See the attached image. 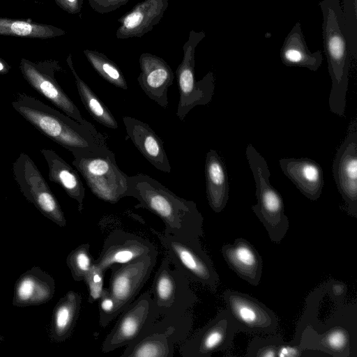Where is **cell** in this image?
<instances>
[{
  "label": "cell",
  "mask_w": 357,
  "mask_h": 357,
  "mask_svg": "<svg viewBox=\"0 0 357 357\" xmlns=\"http://www.w3.org/2000/svg\"><path fill=\"white\" fill-rule=\"evenodd\" d=\"M1 341H2V337H1V335H0V343L1 342Z\"/></svg>",
  "instance_id": "obj_42"
},
{
  "label": "cell",
  "mask_w": 357,
  "mask_h": 357,
  "mask_svg": "<svg viewBox=\"0 0 357 357\" xmlns=\"http://www.w3.org/2000/svg\"><path fill=\"white\" fill-rule=\"evenodd\" d=\"M157 249L125 264L112 266L109 290L116 303L117 315L137 296L156 264Z\"/></svg>",
  "instance_id": "obj_14"
},
{
  "label": "cell",
  "mask_w": 357,
  "mask_h": 357,
  "mask_svg": "<svg viewBox=\"0 0 357 357\" xmlns=\"http://www.w3.org/2000/svg\"><path fill=\"white\" fill-rule=\"evenodd\" d=\"M14 109L44 135L71 153L107 149L104 135L92 125H82L35 97L18 93L11 102Z\"/></svg>",
  "instance_id": "obj_2"
},
{
  "label": "cell",
  "mask_w": 357,
  "mask_h": 357,
  "mask_svg": "<svg viewBox=\"0 0 357 357\" xmlns=\"http://www.w3.org/2000/svg\"><path fill=\"white\" fill-rule=\"evenodd\" d=\"M0 33L21 36L47 37L53 32L47 27L21 21H8L0 19Z\"/></svg>",
  "instance_id": "obj_33"
},
{
  "label": "cell",
  "mask_w": 357,
  "mask_h": 357,
  "mask_svg": "<svg viewBox=\"0 0 357 357\" xmlns=\"http://www.w3.org/2000/svg\"><path fill=\"white\" fill-rule=\"evenodd\" d=\"M222 298L238 331L254 335L276 333L278 326L277 315L259 300L232 289H226Z\"/></svg>",
  "instance_id": "obj_12"
},
{
  "label": "cell",
  "mask_w": 357,
  "mask_h": 357,
  "mask_svg": "<svg viewBox=\"0 0 357 357\" xmlns=\"http://www.w3.org/2000/svg\"><path fill=\"white\" fill-rule=\"evenodd\" d=\"M168 5V0H144L137 3L118 20L121 25L116 31V38H140L147 33L160 22Z\"/></svg>",
  "instance_id": "obj_21"
},
{
  "label": "cell",
  "mask_w": 357,
  "mask_h": 357,
  "mask_svg": "<svg viewBox=\"0 0 357 357\" xmlns=\"http://www.w3.org/2000/svg\"><path fill=\"white\" fill-rule=\"evenodd\" d=\"M155 249V246L146 238L121 229H115L105 238L94 264L106 272L115 264L129 262Z\"/></svg>",
  "instance_id": "obj_16"
},
{
  "label": "cell",
  "mask_w": 357,
  "mask_h": 357,
  "mask_svg": "<svg viewBox=\"0 0 357 357\" xmlns=\"http://www.w3.org/2000/svg\"><path fill=\"white\" fill-rule=\"evenodd\" d=\"M40 153L49 168V179L62 187L67 195L77 202L78 211L81 213L85 188L77 172L54 151L42 149Z\"/></svg>",
  "instance_id": "obj_27"
},
{
  "label": "cell",
  "mask_w": 357,
  "mask_h": 357,
  "mask_svg": "<svg viewBox=\"0 0 357 357\" xmlns=\"http://www.w3.org/2000/svg\"><path fill=\"white\" fill-rule=\"evenodd\" d=\"M222 255L236 275L252 286H257L261 280L263 260L259 252L246 239L236 238L233 243L225 244L221 248Z\"/></svg>",
  "instance_id": "obj_22"
},
{
  "label": "cell",
  "mask_w": 357,
  "mask_h": 357,
  "mask_svg": "<svg viewBox=\"0 0 357 357\" xmlns=\"http://www.w3.org/2000/svg\"><path fill=\"white\" fill-rule=\"evenodd\" d=\"M333 174L347 213L357 218V120L351 121L347 134L333 162Z\"/></svg>",
  "instance_id": "obj_15"
},
{
  "label": "cell",
  "mask_w": 357,
  "mask_h": 357,
  "mask_svg": "<svg viewBox=\"0 0 357 357\" xmlns=\"http://www.w3.org/2000/svg\"><path fill=\"white\" fill-rule=\"evenodd\" d=\"M245 155L255 182L257 200L251 208L264 226L271 241L279 244L289 228L282 198L270 183L267 162L252 144L247 146Z\"/></svg>",
  "instance_id": "obj_5"
},
{
  "label": "cell",
  "mask_w": 357,
  "mask_h": 357,
  "mask_svg": "<svg viewBox=\"0 0 357 357\" xmlns=\"http://www.w3.org/2000/svg\"><path fill=\"white\" fill-rule=\"evenodd\" d=\"M105 273V271L93 264L86 274L84 281L89 289V303H93L100 298L104 288Z\"/></svg>",
  "instance_id": "obj_35"
},
{
  "label": "cell",
  "mask_w": 357,
  "mask_h": 357,
  "mask_svg": "<svg viewBox=\"0 0 357 357\" xmlns=\"http://www.w3.org/2000/svg\"><path fill=\"white\" fill-rule=\"evenodd\" d=\"M55 281L39 267H33L23 273L15 283L13 305L27 307L40 305L52 298Z\"/></svg>",
  "instance_id": "obj_24"
},
{
  "label": "cell",
  "mask_w": 357,
  "mask_h": 357,
  "mask_svg": "<svg viewBox=\"0 0 357 357\" xmlns=\"http://www.w3.org/2000/svg\"><path fill=\"white\" fill-rule=\"evenodd\" d=\"M171 264L166 255L155 274L151 289L160 317L185 313L198 301L190 286V280Z\"/></svg>",
  "instance_id": "obj_9"
},
{
  "label": "cell",
  "mask_w": 357,
  "mask_h": 357,
  "mask_svg": "<svg viewBox=\"0 0 357 357\" xmlns=\"http://www.w3.org/2000/svg\"><path fill=\"white\" fill-rule=\"evenodd\" d=\"M350 56L357 59V0H344L342 8Z\"/></svg>",
  "instance_id": "obj_32"
},
{
  "label": "cell",
  "mask_w": 357,
  "mask_h": 357,
  "mask_svg": "<svg viewBox=\"0 0 357 357\" xmlns=\"http://www.w3.org/2000/svg\"><path fill=\"white\" fill-rule=\"evenodd\" d=\"M141 72L137 82L145 94L163 108L168 105L167 91L173 84L174 74L162 58L150 53L139 57Z\"/></svg>",
  "instance_id": "obj_19"
},
{
  "label": "cell",
  "mask_w": 357,
  "mask_h": 357,
  "mask_svg": "<svg viewBox=\"0 0 357 357\" xmlns=\"http://www.w3.org/2000/svg\"><path fill=\"white\" fill-rule=\"evenodd\" d=\"M128 197L135 198L141 207L158 216L164 232L179 237L200 238L204 218L193 201L180 197L149 175L128 176Z\"/></svg>",
  "instance_id": "obj_1"
},
{
  "label": "cell",
  "mask_w": 357,
  "mask_h": 357,
  "mask_svg": "<svg viewBox=\"0 0 357 357\" xmlns=\"http://www.w3.org/2000/svg\"><path fill=\"white\" fill-rule=\"evenodd\" d=\"M13 176L19 188L29 202L46 218L60 227L66 225L63 212L45 179L34 162L21 153L13 163Z\"/></svg>",
  "instance_id": "obj_11"
},
{
  "label": "cell",
  "mask_w": 357,
  "mask_h": 357,
  "mask_svg": "<svg viewBox=\"0 0 357 357\" xmlns=\"http://www.w3.org/2000/svg\"><path fill=\"white\" fill-rule=\"evenodd\" d=\"M72 154V164L98 198L116 204L128 197V176L119 168L115 154L109 148L97 151H77Z\"/></svg>",
  "instance_id": "obj_4"
},
{
  "label": "cell",
  "mask_w": 357,
  "mask_h": 357,
  "mask_svg": "<svg viewBox=\"0 0 357 357\" xmlns=\"http://www.w3.org/2000/svg\"><path fill=\"white\" fill-rule=\"evenodd\" d=\"M279 165L305 197L311 201L320 197L324 181L319 163L307 158H284L279 160Z\"/></svg>",
  "instance_id": "obj_23"
},
{
  "label": "cell",
  "mask_w": 357,
  "mask_h": 357,
  "mask_svg": "<svg viewBox=\"0 0 357 357\" xmlns=\"http://www.w3.org/2000/svg\"><path fill=\"white\" fill-rule=\"evenodd\" d=\"M205 176L208 203L214 212L220 213L229 200V184L225 163L214 149L206 153Z\"/></svg>",
  "instance_id": "obj_25"
},
{
  "label": "cell",
  "mask_w": 357,
  "mask_h": 357,
  "mask_svg": "<svg viewBox=\"0 0 357 357\" xmlns=\"http://www.w3.org/2000/svg\"><path fill=\"white\" fill-rule=\"evenodd\" d=\"M192 325L190 311L161 317L142 337L127 345L121 357H173L175 345L188 337Z\"/></svg>",
  "instance_id": "obj_7"
},
{
  "label": "cell",
  "mask_w": 357,
  "mask_h": 357,
  "mask_svg": "<svg viewBox=\"0 0 357 357\" xmlns=\"http://www.w3.org/2000/svg\"><path fill=\"white\" fill-rule=\"evenodd\" d=\"M284 341L280 335H272L268 337H255L248 344L245 356L277 357V351Z\"/></svg>",
  "instance_id": "obj_34"
},
{
  "label": "cell",
  "mask_w": 357,
  "mask_h": 357,
  "mask_svg": "<svg viewBox=\"0 0 357 357\" xmlns=\"http://www.w3.org/2000/svg\"><path fill=\"white\" fill-rule=\"evenodd\" d=\"M68 2L70 3H72L73 5H75V3L79 1V0H67Z\"/></svg>",
  "instance_id": "obj_41"
},
{
  "label": "cell",
  "mask_w": 357,
  "mask_h": 357,
  "mask_svg": "<svg viewBox=\"0 0 357 357\" xmlns=\"http://www.w3.org/2000/svg\"><path fill=\"white\" fill-rule=\"evenodd\" d=\"M99 301V324L105 328L118 315L116 303L108 288H103Z\"/></svg>",
  "instance_id": "obj_36"
},
{
  "label": "cell",
  "mask_w": 357,
  "mask_h": 357,
  "mask_svg": "<svg viewBox=\"0 0 357 357\" xmlns=\"http://www.w3.org/2000/svg\"><path fill=\"white\" fill-rule=\"evenodd\" d=\"M324 290L329 294L333 301L342 300L347 293V286L344 283L331 280L324 287Z\"/></svg>",
  "instance_id": "obj_39"
},
{
  "label": "cell",
  "mask_w": 357,
  "mask_h": 357,
  "mask_svg": "<svg viewBox=\"0 0 357 357\" xmlns=\"http://www.w3.org/2000/svg\"><path fill=\"white\" fill-rule=\"evenodd\" d=\"M126 133L142 155L158 170L170 173L172 167L163 142L149 124L130 116H123Z\"/></svg>",
  "instance_id": "obj_20"
},
{
  "label": "cell",
  "mask_w": 357,
  "mask_h": 357,
  "mask_svg": "<svg viewBox=\"0 0 357 357\" xmlns=\"http://www.w3.org/2000/svg\"><path fill=\"white\" fill-rule=\"evenodd\" d=\"M82 296L68 291L54 307L50 327L51 339L56 342L66 340L72 334L78 319Z\"/></svg>",
  "instance_id": "obj_28"
},
{
  "label": "cell",
  "mask_w": 357,
  "mask_h": 357,
  "mask_svg": "<svg viewBox=\"0 0 357 357\" xmlns=\"http://www.w3.org/2000/svg\"><path fill=\"white\" fill-rule=\"evenodd\" d=\"M280 56L286 66L303 67L312 71H317L323 61L321 51H310L299 22L296 23L284 38Z\"/></svg>",
  "instance_id": "obj_26"
},
{
  "label": "cell",
  "mask_w": 357,
  "mask_h": 357,
  "mask_svg": "<svg viewBox=\"0 0 357 357\" xmlns=\"http://www.w3.org/2000/svg\"><path fill=\"white\" fill-rule=\"evenodd\" d=\"M319 6L323 14L324 48L332 82L329 108L333 114L343 116L346 108L351 56L342 7L339 0H322Z\"/></svg>",
  "instance_id": "obj_3"
},
{
  "label": "cell",
  "mask_w": 357,
  "mask_h": 357,
  "mask_svg": "<svg viewBox=\"0 0 357 357\" xmlns=\"http://www.w3.org/2000/svg\"><path fill=\"white\" fill-rule=\"evenodd\" d=\"M238 332V327L228 310H221L213 319L180 344V355L210 357L213 353L229 349Z\"/></svg>",
  "instance_id": "obj_13"
},
{
  "label": "cell",
  "mask_w": 357,
  "mask_h": 357,
  "mask_svg": "<svg viewBox=\"0 0 357 357\" xmlns=\"http://www.w3.org/2000/svg\"><path fill=\"white\" fill-rule=\"evenodd\" d=\"M119 314L120 317L102 344L104 353L138 340L160 317L151 290L134 300Z\"/></svg>",
  "instance_id": "obj_10"
},
{
  "label": "cell",
  "mask_w": 357,
  "mask_h": 357,
  "mask_svg": "<svg viewBox=\"0 0 357 357\" xmlns=\"http://www.w3.org/2000/svg\"><path fill=\"white\" fill-rule=\"evenodd\" d=\"M205 36L204 31L196 32L192 30L190 32L183 47L182 61L176 71L179 90L176 114L181 121H184L188 112L195 107L208 105L214 93L215 77L212 72H208L199 81L195 79V48Z\"/></svg>",
  "instance_id": "obj_8"
},
{
  "label": "cell",
  "mask_w": 357,
  "mask_h": 357,
  "mask_svg": "<svg viewBox=\"0 0 357 357\" xmlns=\"http://www.w3.org/2000/svg\"><path fill=\"white\" fill-rule=\"evenodd\" d=\"M95 259L90 252L89 243L79 245L72 250L66 258V264L75 281L84 280L88 271L94 264Z\"/></svg>",
  "instance_id": "obj_31"
},
{
  "label": "cell",
  "mask_w": 357,
  "mask_h": 357,
  "mask_svg": "<svg viewBox=\"0 0 357 357\" xmlns=\"http://www.w3.org/2000/svg\"><path fill=\"white\" fill-rule=\"evenodd\" d=\"M312 351L302 348L298 344L291 342H286L284 340L278 349L277 357H301L312 356L309 354Z\"/></svg>",
  "instance_id": "obj_37"
},
{
  "label": "cell",
  "mask_w": 357,
  "mask_h": 357,
  "mask_svg": "<svg viewBox=\"0 0 357 357\" xmlns=\"http://www.w3.org/2000/svg\"><path fill=\"white\" fill-rule=\"evenodd\" d=\"M351 331V329L346 328L342 318L340 321L335 318V322L323 333L317 331L310 324L306 325L294 342L303 349L322 351L332 356L350 357L352 356Z\"/></svg>",
  "instance_id": "obj_18"
},
{
  "label": "cell",
  "mask_w": 357,
  "mask_h": 357,
  "mask_svg": "<svg viewBox=\"0 0 357 357\" xmlns=\"http://www.w3.org/2000/svg\"><path fill=\"white\" fill-rule=\"evenodd\" d=\"M84 53L91 66L104 79L118 88L128 89L122 71L114 61L96 50H85Z\"/></svg>",
  "instance_id": "obj_30"
},
{
  "label": "cell",
  "mask_w": 357,
  "mask_h": 357,
  "mask_svg": "<svg viewBox=\"0 0 357 357\" xmlns=\"http://www.w3.org/2000/svg\"><path fill=\"white\" fill-rule=\"evenodd\" d=\"M67 63L75 77L80 99L89 114L102 126L111 129L117 128V121L109 109L77 75L73 65L71 55L68 56Z\"/></svg>",
  "instance_id": "obj_29"
},
{
  "label": "cell",
  "mask_w": 357,
  "mask_h": 357,
  "mask_svg": "<svg viewBox=\"0 0 357 357\" xmlns=\"http://www.w3.org/2000/svg\"><path fill=\"white\" fill-rule=\"evenodd\" d=\"M58 69L59 68L54 66L46 70L43 66L24 61L21 65L24 78L38 93L78 123L85 126L92 125L82 117L77 107L55 79L54 72Z\"/></svg>",
  "instance_id": "obj_17"
},
{
  "label": "cell",
  "mask_w": 357,
  "mask_h": 357,
  "mask_svg": "<svg viewBox=\"0 0 357 357\" xmlns=\"http://www.w3.org/2000/svg\"><path fill=\"white\" fill-rule=\"evenodd\" d=\"M5 70H6L5 66L3 65V63L2 62L0 61V73L4 72Z\"/></svg>",
  "instance_id": "obj_40"
},
{
  "label": "cell",
  "mask_w": 357,
  "mask_h": 357,
  "mask_svg": "<svg viewBox=\"0 0 357 357\" xmlns=\"http://www.w3.org/2000/svg\"><path fill=\"white\" fill-rule=\"evenodd\" d=\"M129 0H89L90 6L99 13H107L118 9Z\"/></svg>",
  "instance_id": "obj_38"
},
{
  "label": "cell",
  "mask_w": 357,
  "mask_h": 357,
  "mask_svg": "<svg viewBox=\"0 0 357 357\" xmlns=\"http://www.w3.org/2000/svg\"><path fill=\"white\" fill-rule=\"evenodd\" d=\"M158 236L174 267L193 281L215 291L220 279L213 261L202 248L199 238L179 237L165 232Z\"/></svg>",
  "instance_id": "obj_6"
}]
</instances>
